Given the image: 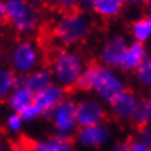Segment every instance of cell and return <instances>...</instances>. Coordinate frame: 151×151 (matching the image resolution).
Masks as SVG:
<instances>
[{"label": "cell", "instance_id": "31", "mask_svg": "<svg viewBox=\"0 0 151 151\" xmlns=\"http://www.w3.org/2000/svg\"><path fill=\"white\" fill-rule=\"evenodd\" d=\"M147 151H151V147H149V150H147Z\"/></svg>", "mask_w": 151, "mask_h": 151}, {"label": "cell", "instance_id": "13", "mask_svg": "<svg viewBox=\"0 0 151 151\" xmlns=\"http://www.w3.org/2000/svg\"><path fill=\"white\" fill-rule=\"evenodd\" d=\"M149 54L150 52L147 51L145 44L132 41L131 44H128V47L124 52L122 63L118 69L120 72H134L139 67V64L149 56Z\"/></svg>", "mask_w": 151, "mask_h": 151}, {"label": "cell", "instance_id": "24", "mask_svg": "<svg viewBox=\"0 0 151 151\" xmlns=\"http://www.w3.org/2000/svg\"><path fill=\"white\" fill-rule=\"evenodd\" d=\"M149 146L141 139H131L129 141V151H147Z\"/></svg>", "mask_w": 151, "mask_h": 151}, {"label": "cell", "instance_id": "12", "mask_svg": "<svg viewBox=\"0 0 151 151\" xmlns=\"http://www.w3.org/2000/svg\"><path fill=\"white\" fill-rule=\"evenodd\" d=\"M68 92L63 87H60L59 85H51L50 87L45 88L44 91H41L35 95V105L37 109L41 111V116L44 118H50L51 113L54 111V109L58 106L60 103H63L67 99Z\"/></svg>", "mask_w": 151, "mask_h": 151}, {"label": "cell", "instance_id": "2", "mask_svg": "<svg viewBox=\"0 0 151 151\" xmlns=\"http://www.w3.org/2000/svg\"><path fill=\"white\" fill-rule=\"evenodd\" d=\"M124 90H127V82L118 69L90 60L76 82L73 91L93 92L99 101L110 105Z\"/></svg>", "mask_w": 151, "mask_h": 151}, {"label": "cell", "instance_id": "9", "mask_svg": "<svg viewBox=\"0 0 151 151\" xmlns=\"http://www.w3.org/2000/svg\"><path fill=\"white\" fill-rule=\"evenodd\" d=\"M139 100L141 97L136 91L131 88L124 90L109 105L110 108L109 114L113 119L118 120V122H131L139 105Z\"/></svg>", "mask_w": 151, "mask_h": 151}, {"label": "cell", "instance_id": "21", "mask_svg": "<svg viewBox=\"0 0 151 151\" xmlns=\"http://www.w3.org/2000/svg\"><path fill=\"white\" fill-rule=\"evenodd\" d=\"M134 78L141 87L151 90V54L134 70Z\"/></svg>", "mask_w": 151, "mask_h": 151}, {"label": "cell", "instance_id": "30", "mask_svg": "<svg viewBox=\"0 0 151 151\" xmlns=\"http://www.w3.org/2000/svg\"><path fill=\"white\" fill-rule=\"evenodd\" d=\"M147 8H149V10H147V16H150V17H151V5H149Z\"/></svg>", "mask_w": 151, "mask_h": 151}, {"label": "cell", "instance_id": "10", "mask_svg": "<svg viewBox=\"0 0 151 151\" xmlns=\"http://www.w3.org/2000/svg\"><path fill=\"white\" fill-rule=\"evenodd\" d=\"M128 47V41L123 35L115 33L109 36L100 49L99 62L114 69H118Z\"/></svg>", "mask_w": 151, "mask_h": 151}, {"label": "cell", "instance_id": "1", "mask_svg": "<svg viewBox=\"0 0 151 151\" xmlns=\"http://www.w3.org/2000/svg\"><path fill=\"white\" fill-rule=\"evenodd\" d=\"M93 29V21L85 12L63 16L54 22H42L36 40L47 41L60 47H73L85 42Z\"/></svg>", "mask_w": 151, "mask_h": 151}, {"label": "cell", "instance_id": "26", "mask_svg": "<svg viewBox=\"0 0 151 151\" xmlns=\"http://www.w3.org/2000/svg\"><path fill=\"white\" fill-rule=\"evenodd\" d=\"M109 151H129V139L118 141L110 147Z\"/></svg>", "mask_w": 151, "mask_h": 151}, {"label": "cell", "instance_id": "32", "mask_svg": "<svg viewBox=\"0 0 151 151\" xmlns=\"http://www.w3.org/2000/svg\"><path fill=\"white\" fill-rule=\"evenodd\" d=\"M9 151H14V150H12V149H10V150H9Z\"/></svg>", "mask_w": 151, "mask_h": 151}, {"label": "cell", "instance_id": "34", "mask_svg": "<svg viewBox=\"0 0 151 151\" xmlns=\"http://www.w3.org/2000/svg\"><path fill=\"white\" fill-rule=\"evenodd\" d=\"M0 151H1V150H0Z\"/></svg>", "mask_w": 151, "mask_h": 151}, {"label": "cell", "instance_id": "27", "mask_svg": "<svg viewBox=\"0 0 151 151\" xmlns=\"http://www.w3.org/2000/svg\"><path fill=\"white\" fill-rule=\"evenodd\" d=\"M0 26L1 27H8V16H6L5 3L0 0Z\"/></svg>", "mask_w": 151, "mask_h": 151}, {"label": "cell", "instance_id": "7", "mask_svg": "<svg viewBox=\"0 0 151 151\" xmlns=\"http://www.w3.org/2000/svg\"><path fill=\"white\" fill-rule=\"evenodd\" d=\"M14 151H77L74 142L51 136L46 139H33L27 136H21L12 143Z\"/></svg>", "mask_w": 151, "mask_h": 151}, {"label": "cell", "instance_id": "33", "mask_svg": "<svg viewBox=\"0 0 151 151\" xmlns=\"http://www.w3.org/2000/svg\"><path fill=\"white\" fill-rule=\"evenodd\" d=\"M0 28H1V26H0Z\"/></svg>", "mask_w": 151, "mask_h": 151}, {"label": "cell", "instance_id": "16", "mask_svg": "<svg viewBox=\"0 0 151 151\" xmlns=\"http://www.w3.org/2000/svg\"><path fill=\"white\" fill-rule=\"evenodd\" d=\"M21 77L9 67L0 65V104L8 103L13 90L19 83Z\"/></svg>", "mask_w": 151, "mask_h": 151}, {"label": "cell", "instance_id": "20", "mask_svg": "<svg viewBox=\"0 0 151 151\" xmlns=\"http://www.w3.org/2000/svg\"><path fill=\"white\" fill-rule=\"evenodd\" d=\"M45 6L58 13L60 17L81 12L78 6V0H46Z\"/></svg>", "mask_w": 151, "mask_h": 151}, {"label": "cell", "instance_id": "8", "mask_svg": "<svg viewBox=\"0 0 151 151\" xmlns=\"http://www.w3.org/2000/svg\"><path fill=\"white\" fill-rule=\"evenodd\" d=\"M110 116L105 104L97 99H83L77 103V124L78 128L103 124Z\"/></svg>", "mask_w": 151, "mask_h": 151}, {"label": "cell", "instance_id": "11", "mask_svg": "<svg viewBox=\"0 0 151 151\" xmlns=\"http://www.w3.org/2000/svg\"><path fill=\"white\" fill-rule=\"evenodd\" d=\"M111 129L105 123H103L96 124V126L78 128L74 142H78L82 147H86V149L97 150L108 145L111 139Z\"/></svg>", "mask_w": 151, "mask_h": 151}, {"label": "cell", "instance_id": "14", "mask_svg": "<svg viewBox=\"0 0 151 151\" xmlns=\"http://www.w3.org/2000/svg\"><path fill=\"white\" fill-rule=\"evenodd\" d=\"M21 82L36 95V93L44 91L45 88L50 87L51 85H54L55 80L51 70L42 67L31 72V73L24 76V77H21Z\"/></svg>", "mask_w": 151, "mask_h": 151}, {"label": "cell", "instance_id": "25", "mask_svg": "<svg viewBox=\"0 0 151 151\" xmlns=\"http://www.w3.org/2000/svg\"><path fill=\"white\" fill-rule=\"evenodd\" d=\"M97 0H78V6H80V10L81 12H92L93 9V5Z\"/></svg>", "mask_w": 151, "mask_h": 151}, {"label": "cell", "instance_id": "15", "mask_svg": "<svg viewBox=\"0 0 151 151\" xmlns=\"http://www.w3.org/2000/svg\"><path fill=\"white\" fill-rule=\"evenodd\" d=\"M33 103H35V93L26 87L19 80V83L13 90L8 99L9 106L13 109L14 113H21L26 108L31 106Z\"/></svg>", "mask_w": 151, "mask_h": 151}, {"label": "cell", "instance_id": "5", "mask_svg": "<svg viewBox=\"0 0 151 151\" xmlns=\"http://www.w3.org/2000/svg\"><path fill=\"white\" fill-rule=\"evenodd\" d=\"M8 63L10 69L21 77L39 69L42 65V55L36 41H31L27 37L16 39V42L9 50Z\"/></svg>", "mask_w": 151, "mask_h": 151}, {"label": "cell", "instance_id": "29", "mask_svg": "<svg viewBox=\"0 0 151 151\" xmlns=\"http://www.w3.org/2000/svg\"><path fill=\"white\" fill-rule=\"evenodd\" d=\"M143 4H146L147 6L151 5V0H145V1H143Z\"/></svg>", "mask_w": 151, "mask_h": 151}, {"label": "cell", "instance_id": "3", "mask_svg": "<svg viewBox=\"0 0 151 151\" xmlns=\"http://www.w3.org/2000/svg\"><path fill=\"white\" fill-rule=\"evenodd\" d=\"M42 55V67L51 70L56 85L69 93L86 68L87 62L78 51L60 47L54 44L39 46Z\"/></svg>", "mask_w": 151, "mask_h": 151}, {"label": "cell", "instance_id": "17", "mask_svg": "<svg viewBox=\"0 0 151 151\" xmlns=\"http://www.w3.org/2000/svg\"><path fill=\"white\" fill-rule=\"evenodd\" d=\"M124 5L123 0H97L92 12L103 19H114L123 12Z\"/></svg>", "mask_w": 151, "mask_h": 151}, {"label": "cell", "instance_id": "6", "mask_svg": "<svg viewBox=\"0 0 151 151\" xmlns=\"http://www.w3.org/2000/svg\"><path fill=\"white\" fill-rule=\"evenodd\" d=\"M49 119L51 120L52 128H54V136L74 142L76 133L78 131L77 103L74 100L67 97L54 109Z\"/></svg>", "mask_w": 151, "mask_h": 151}, {"label": "cell", "instance_id": "28", "mask_svg": "<svg viewBox=\"0 0 151 151\" xmlns=\"http://www.w3.org/2000/svg\"><path fill=\"white\" fill-rule=\"evenodd\" d=\"M124 4H128V5H132V6H137L139 4H143L145 0H123Z\"/></svg>", "mask_w": 151, "mask_h": 151}, {"label": "cell", "instance_id": "22", "mask_svg": "<svg viewBox=\"0 0 151 151\" xmlns=\"http://www.w3.org/2000/svg\"><path fill=\"white\" fill-rule=\"evenodd\" d=\"M22 123H23V120H22V118L17 114V113L12 114L8 118V120H6V126H8V128L10 131H14V132H18L21 129Z\"/></svg>", "mask_w": 151, "mask_h": 151}, {"label": "cell", "instance_id": "23", "mask_svg": "<svg viewBox=\"0 0 151 151\" xmlns=\"http://www.w3.org/2000/svg\"><path fill=\"white\" fill-rule=\"evenodd\" d=\"M138 139H141L149 147H151V126H147L138 129Z\"/></svg>", "mask_w": 151, "mask_h": 151}, {"label": "cell", "instance_id": "19", "mask_svg": "<svg viewBox=\"0 0 151 151\" xmlns=\"http://www.w3.org/2000/svg\"><path fill=\"white\" fill-rule=\"evenodd\" d=\"M131 123L137 131L143 127L151 126V97H143L139 100V105Z\"/></svg>", "mask_w": 151, "mask_h": 151}, {"label": "cell", "instance_id": "4", "mask_svg": "<svg viewBox=\"0 0 151 151\" xmlns=\"http://www.w3.org/2000/svg\"><path fill=\"white\" fill-rule=\"evenodd\" d=\"M5 9L8 27L14 31L17 39H23L36 33L42 23L40 9L28 0H6Z\"/></svg>", "mask_w": 151, "mask_h": 151}, {"label": "cell", "instance_id": "18", "mask_svg": "<svg viewBox=\"0 0 151 151\" xmlns=\"http://www.w3.org/2000/svg\"><path fill=\"white\" fill-rule=\"evenodd\" d=\"M129 31L133 37V41L146 44L147 41L151 40V17L145 16L132 21Z\"/></svg>", "mask_w": 151, "mask_h": 151}]
</instances>
